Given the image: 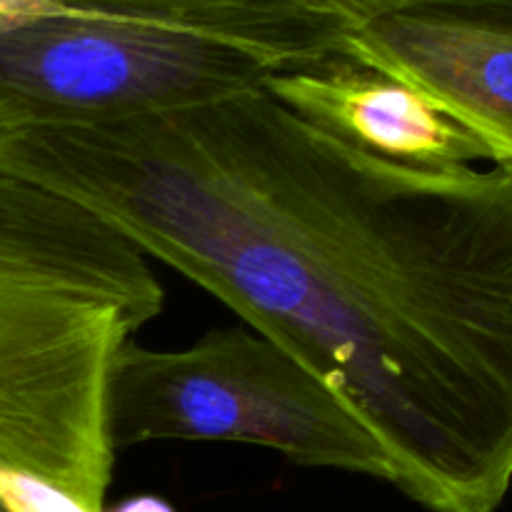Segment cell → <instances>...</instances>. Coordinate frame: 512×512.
<instances>
[{
  "label": "cell",
  "mask_w": 512,
  "mask_h": 512,
  "mask_svg": "<svg viewBox=\"0 0 512 512\" xmlns=\"http://www.w3.org/2000/svg\"><path fill=\"white\" fill-rule=\"evenodd\" d=\"M0 170L83 205L330 385L430 512L512 488V163L410 165L265 88L0 128Z\"/></svg>",
  "instance_id": "obj_1"
},
{
  "label": "cell",
  "mask_w": 512,
  "mask_h": 512,
  "mask_svg": "<svg viewBox=\"0 0 512 512\" xmlns=\"http://www.w3.org/2000/svg\"><path fill=\"white\" fill-rule=\"evenodd\" d=\"M0 35V128L178 113L333 58L288 15L193 18L83 5Z\"/></svg>",
  "instance_id": "obj_2"
},
{
  "label": "cell",
  "mask_w": 512,
  "mask_h": 512,
  "mask_svg": "<svg viewBox=\"0 0 512 512\" xmlns=\"http://www.w3.org/2000/svg\"><path fill=\"white\" fill-rule=\"evenodd\" d=\"M105 423L115 453L160 440L245 443L305 468L393 480L360 415L253 328L210 330L178 350L128 340L110 368Z\"/></svg>",
  "instance_id": "obj_3"
},
{
  "label": "cell",
  "mask_w": 512,
  "mask_h": 512,
  "mask_svg": "<svg viewBox=\"0 0 512 512\" xmlns=\"http://www.w3.org/2000/svg\"><path fill=\"white\" fill-rule=\"evenodd\" d=\"M138 330L108 300L0 280V468L105 512L115 468L105 393Z\"/></svg>",
  "instance_id": "obj_4"
},
{
  "label": "cell",
  "mask_w": 512,
  "mask_h": 512,
  "mask_svg": "<svg viewBox=\"0 0 512 512\" xmlns=\"http://www.w3.org/2000/svg\"><path fill=\"white\" fill-rule=\"evenodd\" d=\"M338 58L418 90L512 163V23L445 5H398L355 20Z\"/></svg>",
  "instance_id": "obj_5"
},
{
  "label": "cell",
  "mask_w": 512,
  "mask_h": 512,
  "mask_svg": "<svg viewBox=\"0 0 512 512\" xmlns=\"http://www.w3.org/2000/svg\"><path fill=\"white\" fill-rule=\"evenodd\" d=\"M0 280L120 305L143 328L163 310L145 255L83 205L0 170Z\"/></svg>",
  "instance_id": "obj_6"
},
{
  "label": "cell",
  "mask_w": 512,
  "mask_h": 512,
  "mask_svg": "<svg viewBox=\"0 0 512 512\" xmlns=\"http://www.w3.org/2000/svg\"><path fill=\"white\" fill-rule=\"evenodd\" d=\"M263 88L303 118L380 158L410 165L490 160L473 133L440 113L418 90L345 58L285 70Z\"/></svg>",
  "instance_id": "obj_7"
},
{
  "label": "cell",
  "mask_w": 512,
  "mask_h": 512,
  "mask_svg": "<svg viewBox=\"0 0 512 512\" xmlns=\"http://www.w3.org/2000/svg\"><path fill=\"white\" fill-rule=\"evenodd\" d=\"M0 503L10 512H88L55 485L3 468H0Z\"/></svg>",
  "instance_id": "obj_8"
},
{
  "label": "cell",
  "mask_w": 512,
  "mask_h": 512,
  "mask_svg": "<svg viewBox=\"0 0 512 512\" xmlns=\"http://www.w3.org/2000/svg\"><path fill=\"white\" fill-rule=\"evenodd\" d=\"M78 8L80 5L70 0H0V35L75 13Z\"/></svg>",
  "instance_id": "obj_9"
},
{
  "label": "cell",
  "mask_w": 512,
  "mask_h": 512,
  "mask_svg": "<svg viewBox=\"0 0 512 512\" xmlns=\"http://www.w3.org/2000/svg\"><path fill=\"white\" fill-rule=\"evenodd\" d=\"M108 512H175V508L158 495H133V498L120 500Z\"/></svg>",
  "instance_id": "obj_10"
},
{
  "label": "cell",
  "mask_w": 512,
  "mask_h": 512,
  "mask_svg": "<svg viewBox=\"0 0 512 512\" xmlns=\"http://www.w3.org/2000/svg\"><path fill=\"white\" fill-rule=\"evenodd\" d=\"M478 15H488V18H500V20H510L512 23V0L503 5V8L493 10V13H478Z\"/></svg>",
  "instance_id": "obj_11"
},
{
  "label": "cell",
  "mask_w": 512,
  "mask_h": 512,
  "mask_svg": "<svg viewBox=\"0 0 512 512\" xmlns=\"http://www.w3.org/2000/svg\"><path fill=\"white\" fill-rule=\"evenodd\" d=\"M0 512H10V510H8V508H5V505H3V503H0Z\"/></svg>",
  "instance_id": "obj_12"
}]
</instances>
